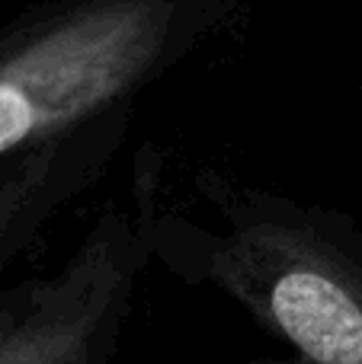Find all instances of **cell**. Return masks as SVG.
<instances>
[{
	"label": "cell",
	"instance_id": "1",
	"mask_svg": "<svg viewBox=\"0 0 362 364\" xmlns=\"http://www.w3.org/2000/svg\"><path fill=\"white\" fill-rule=\"evenodd\" d=\"M132 218L186 284H209L308 364H362V230L346 214L199 176L186 195L141 182Z\"/></svg>",
	"mask_w": 362,
	"mask_h": 364
},
{
	"label": "cell",
	"instance_id": "4",
	"mask_svg": "<svg viewBox=\"0 0 362 364\" xmlns=\"http://www.w3.org/2000/svg\"><path fill=\"white\" fill-rule=\"evenodd\" d=\"M109 147L113 134L87 125L0 164V284L61 208L96 179Z\"/></svg>",
	"mask_w": 362,
	"mask_h": 364
},
{
	"label": "cell",
	"instance_id": "2",
	"mask_svg": "<svg viewBox=\"0 0 362 364\" xmlns=\"http://www.w3.org/2000/svg\"><path fill=\"white\" fill-rule=\"evenodd\" d=\"M164 42L160 0H96L0 51V164L93 125L151 74Z\"/></svg>",
	"mask_w": 362,
	"mask_h": 364
},
{
	"label": "cell",
	"instance_id": "3",
	"mask_svg": "<svg viewBox=\"0 0 362 364\" xmlns=\"http://www.w3.org/2000/svg\"><path fill=\"white\" fill-rule=\"evenodd\" d=\"M145 269L132 211L106 208L55 269L0 284V364H113Z\"/></svg>",
	"mask_w": 362,
	"mask_h": 364
}]
</instances>
